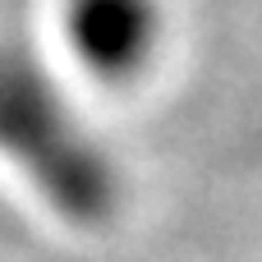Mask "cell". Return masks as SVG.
<instances>
[{
  "label": "cell",
  "instance_id": "cell-1",
  "mask_svg": "<svg viewBox=\"0 0 262 262\" xmlns=\"http://www.w3.org/2000/svg\"><path fill=\"white\" fill-rule=\"evenodd\" d=\"M0 161L69 226H106L120 207V166L92 134L55 69L0 41Z\"/></svg>",
  "mask_w": 262,
  "mask_h": 262
},
{
  "label": "cell",
  "instance_id": "cell-2",
  "mask_svg": "<svg viewBox=\"0 0 262 262\" xmlns=\"http://www.w3.org/2000/svg\"><path fill=\"white\" fill-rule=\"evenodd\" d=\"M55 32L83 78L97 88H134L157 69L170 18L161 0H60Z\"/></svg>",
  "mask_w": 262,
  "mask_h": 262
}]
</instances>
